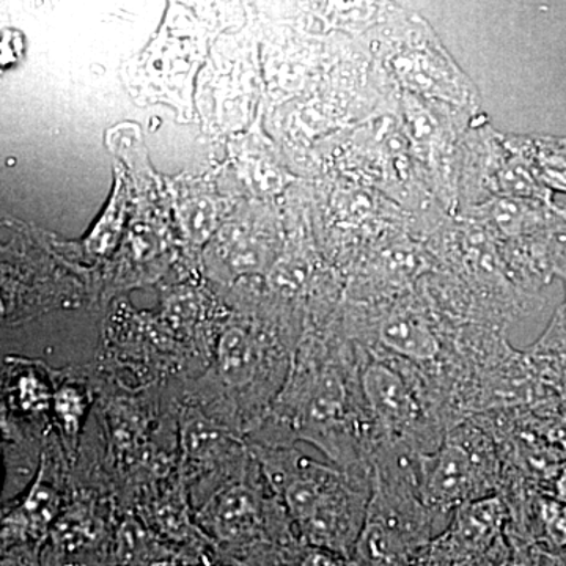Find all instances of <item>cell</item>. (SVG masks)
<instances>
[{
  "instance_id": "obj_1",
  "label": "cell",
  "mask_w": 566,
  "mask_h": 566,
  "mask_svg": "<svg viewBox=\"0 0 566 566\" xmlns=\"http://www.w3.org/2000/svg\"><path fill=\"white\" fill-rule=\"evenodd\" d=\"M180 406L181 382L132 390L103 375L71 480L106 488L128 509L140 488L178 472Z\"/></svg>"
},
{
  "instance_id": "obj_21",
  "label": "cell",
  "mask_w": 566,
  "mask_h": 566,
  "mask_svg": "<svg viewBox=\"0 0 566 566\" xmlns=\"http://www.w3.org/2000/svg\"><path fill=\"white\" fill-rule=\"evenodd\" d=\"M419 566H452V565L442 564V562L433 560V558L423 556L422 560H420Z\"/></svg>"
},
{
  "instance_id": "obj_9",
  "label": "cell",
  "mask_w": 566,
  "mask_h": 566,
  "mask_svg": "<svg viewBox=\"0 0 566 566\" xmlns=\"http://www.w3.org/2000/svg\"><path fill=\"white\" fill-rule=\"evenodd\" d=\"M255 460L243 434L181 398L180 472L193 509Z\"/></svg>"
},
{
  "instance_id": "obj_2",
  "label": "cell",
  "mask_w": 566,
  "mask_h": 566,
  "mask_svg": "<svg viewBox=\"0 0 566 566\" xmlns=\"http://www.w3.org/2000/svg\"><path fill=\"white\" fill-rule=\"evenodd\" d=\"M245 441L307 442L349 474L371 479L378 436L365 403L360 364L305 356L292 367L273 408Z\"/></svg>"
},
{
  "instance_id": "obj_19",
  "label": "cell",
  "mask_w": 566,
  "mask_h": 566,
  "mask_svg": "<svg viewBox=\"0 0 566 566\" xmlns=\"http://www.w3.org/2000/svg\"><path fill=\"white\" fill-rule=\"evenodd\" d=\"M40 556V549L20 547V549H11L9 553H2V564H0V566H41Z\"/></svg>"
},
{
  "instance_id": "obj_13",
  "label": "cell",
  "mask_w": 566,
  "mask_h": 566,
  "mask_svg": "<svg viewBox=\"0 0 566 566\" xmlns=\"http://www.w3.org/2000/svg\"><path fill=\"white\" fill-rule=\"evenodd\" d=\"M433 39L406 40L405 46L392 54L390 65L398 80L427 96H439L446 102L471 103V87L463 73L450 62L446 52L439 50Z\"/></svg>"
},
{
  "instance_id": "obj_18",
  "label": "cell",
  "mask_w": 566,
  "mask_h": 566,
  "mask_svg": "<svg viewBox=\"0 0 566 566\" xmlns=\"http://www.w3.org/2000/svg\"><path fill=\"white\" fill-rule=\"evenodd\" d=\"M538 354H564L566 353V304L560 307L554 316L549 329L538 344Z\"/></svg>"
},
{
  "instance_id": "obj_23",
  "label": "cell",
  "mask_w": 566,
  "mask_h": 566,
  "mask_svg": "<svg viewBox=\"0 0 566 566\" xmlns=\"http://www.w3.org/2000/svg\"><path fill=\"white\" fill-rule=\"evenodd\" d=\"M556 275L557 277H560L562 281L565 282L566 286V259L564 260V262L560 263V266H558Z\"/></svg>"
},
{
  "instance_id": "obj_10",
  "label": "cell",
  "mask_w": 566,
  "mask_h": 566,
  "mask_svg": "<svg viewBox=\"0 0 566 566\" xmlns=\"http://www.w3.org/2000/svg\"><path fill=\"white\" fill-rule=\"evenodd\" d=\"M71 469L73 463L57 436L51 433L32 482L17 497L3 502L0 517L2 553L20 547L41 551L52 526L69 502Z\"/></svg>"
},
{
  "instance_id": "obj_3",
  "label": "cell",
  "mask_w": 566,
  "mask_h": 566,
  "mask_svg": "<svg viewBox=\"0 0 566 566\" xmlns=\"http://www.w3.org/2000/svg\"><path fill=\"white\" fill-rule=\"evenodd\" d=\"M248 444L300 542L349 560L370 505L371 479L319 463L296 446Z\"/></svg>"
},
{
  "instance_id": "obj_5",
  "label": "cell",
  "mask_w": 566,
  "mask_h": 566,
  "mask_svg": "<svg viewBox=\"0 0 566 566\" xmlns=\"http://www.w3.org/2000/svg\"><path fill=\"white\" fill-rule=\"evenodd\" d=\"M197 524L230 566H277L300 545L292 520L259 461L193 509Z\"/></svg>"
},
{
  "instance_id": "obj_12",
  "label": "cell",
  "mask_w": 566,
  "mask_h": 566,
  "mask_svg": "<svg viewBox=\"0 0 566 566\" xmlns=\"http://www.w3.org/2000/svg\"><path fill=\"white\" fill-rule=\"evenodd\" d=\"M128 510H133L153 534L180 553L186 564L218 560L214 545L197 524L180 472L140 488L129 501Z\"/></svg>"
},
{
  "instance_id": "obj_8",
  "label": "cell",
  "mask_w": 566,
  "mask_h": 566,
  "mask_svg": "<svg viewBox=\"0 0 566 566\" xmlns=\"http://www.w3.org/2000/svg\"><path fill=\"white\" fill-rule=\"evenodd\" d=\"M125 512L112 491L71 482L69 502L41 547V566H117Z\"/></svg>"
},
{
  "instance_id": "obj_16",
  "label": "cell",
  "mask_w": 566,
  "mask_h": 566,
  "mask_svg": "<svg viewBox=\"0 0 566 566\" xmlns=\"http://www.w3.org/2000/svg\"><path fill=\"white\" fill-rule=\"evenodd\" d=\"M505 144L523 156L551 192L566 193V136H509Z\"/></svg>"
},
{
  "instance_id": "obj_20",
  "label": "cell",
  "mask_w": 566,
  "mask_h": 566,
  "mask_svg": "<svg viewBox=\"0 0 566 566\" xmlns=\"http://www.w3.org/2000/svg\"><path fill=\"white\" fill-rule=\"evenodd\" d=\"M549 497L557 499V501L566 504V464L558 469L557 474L553 476L549 485L546 486L545 493Z\"/></svg>"
},
{
  "instance_id": "obj_22",
  "label": "cell",
  "mask_w": 566,
  "mask_h": 566,
  "mask_svg": "<svg viewBox=\"0 0 566 566\" xmlns=\"http://www.w3.org/2000/svg\"><path fill=\"white\" fill-rule=\"evenodd\" d=\"M180 566H230L222 564V562L219 560H208V562H199V564H186Z\"/></svg>"
},
{
  "instance_id": "obj_4",
  "label": "cell",
  "mask_w": 566,
  "mask_h": 566,
  "mask_svg": "<svg viewBox=\"0 0 566 566\" xmlns=\"http://www.w3.org/2000/svg\"><path fill=\"white\" fill-rule=\"evenodd\" d=\"M417 455L400 446L376 449L370 505L349 566H419L449 526L452 513L430 509L417 493Z\"/></svg>"
},
{
  "instance_id": "obj_11",
  "label": "cell",
  "mask_w": 566,
  "mask_h": 566,
  "mask_svg": "<svg viewBox=\"0 0 566 566\" xmlns=\"http://www.w3.org/2000/svg\"><path fill=\"white\" fill-rule=\"evenodd\" d=\"M510 512L501 494L458 506L424 556L452 566H510Z\"/></svg>"
},
{
  "instance_id": "obj_15",
  "label": "cell",
  "mask_w": 566,
  "mask_h": 566,
  "mask_svg": "<svg viewBox=\"0 0 566 566\" xmlns=\"http://www.w3.org/2000/svg\"><path fill=\"white\" fill-rule=\"evenodd\" d=\"M379 342L392 356L412 365L434 363L441 353L438 335L422 315L397 311L386 316Z\"/></svg>"
},
{
  "instance_id": "obj_14",
  "label": "cell",
  "mask_w": 566,
  "mask_h": 566,
  "mask_svg": "<svg viewBox=\"0 0 566 566\" xmlns=\"http://www.w3.org/2000/svg\"><path fill=\"white\" fill-rule=\"evenodd\" d=\"M103 387V375L98 368H63L55 370L54 408H52V433L76 463L77 453L93 409Z\"/></svg>"
},
{
  "instance_id": "obj_6",
  "label": "cell",
  "mask_w": 566,
  "mask_h": 566,
  "mask_svg": "<svg viewBox=\"0 0 566 566\" xmlns=\"http://www.w3.org/2000/svg\"><path fill=\"white\" fill-rule=\"evenodd\" d=\"M501 480V450L483 417L453 424L441 444L417 455V493L438 512L453 513L468 502L499 494Z\"/></svg>"
},
{
  "instance_id": "obj_7",
  "label": "cell",
  "mask_w": 566,
  "mask_h": 566,
  "mask_svg": "<svg viewBox=\"0 0 566 566\" xmlns=\"http://www.w3.org/2000/svg\"><path fill=\"white\" fill-rule=\"evenodd\" d=\"M55 368L9 356L2 365V450L7 469L6 502L24 491L39 471L52 433Z\"/></svg>"
},
{
  "instance_id": "obj_17",
  "label": "cell",
  "mask_w": 566,
  "mask_h": 566,
  "mask_svg": "<svg viewBox=\"0 0 566 566\" xmlns=\"http://www.w3.org/2000/svg\"><path fill=\"white\" fill-rule=\"evenodd\" d=\"M277 566H349V562L331 551L300 543L289 551Z\"/></svg>"
}]
</instances>
